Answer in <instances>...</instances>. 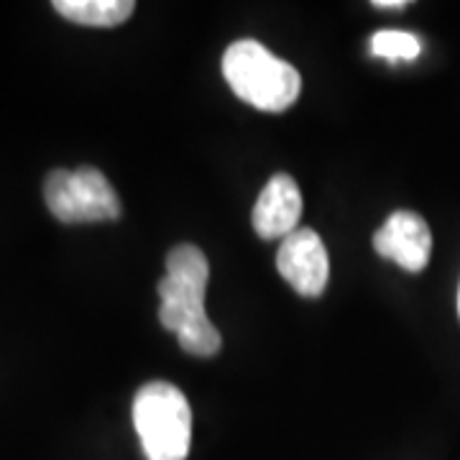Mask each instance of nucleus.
Returning a JSON list of instances; mask_svg holds the SVG:
<instances>
[{
    "label": "nucleus",
    "instance_id": "f257e3e1",
    "mask_svg": "<svg viewBox=\"0 0 460 460\" xmlns=\"http://www.w3.org/2000/svg\"><path fill=\"white\" fill-rule=\"evenodd\" d=\"M208 281L210 263L198 246L181 243L166 253V277L159 281V323L177 332L181 350L199 358H210L223 345L205 313Z\"/></svg>",
    "mask_w": 460,
    "mask_h": 460
},
{
    "label": "nucleus",
    "instance_id": "f03ea898",
    "mask_svg": "<svg viewBox=\"0 0 460 460\" xmlns=\"http://www.w3.org/2000/svg\"><path fill=\"white\" fill-rule=\"evenodd\" d=\"M223 77L238 98L263 113H284L302 90L295 66L253 39L230 44L223 54Z\"/></svg>",
    "mask_w": 460,
    "mask_h": 460
},
{
    "label": "nucleus",
    "instance_id": "7ed1b4c3",
    "mask_svg": "<svg viewBox=\"0 0 460 460\" xmlns=\"http://www.w3.org/2000/svg\"><path fill=\"white\" fill-rule=\"evenodd\" d=\"M133 428L146 460H187L192 445V410L169 381H148L133 396Z\"/></svg>",
    "mask_w": 460,
    "mask_h": 460
},
{
    "label": "nucleus",
    "instance_id": "20e7f679",
    "mask_svg": "<svg viewBox=\"0 0 460 460\" xmlns=\"http://www.w3.org/2000/svg\"><path fill=\"white\" fill-rule=\"evenodd\" d=\"M44 199L51 215L66 226L120 217V199L113 184L95 166H80L75 172L54 169L44 181Z\"/></svg>",
    "mask_w": 460,
    "mask_h": 460
},
{
    "label": "nucleus",
    "instance_id": "39448f33",
    "mask_svg": "<svg viewBox=\"0 0 460 460\" xmlns=\"http://www.w3.org/2000/svg\"><path fill=\"white\" fill-rule=\"evenodd\" d=\"M277 269L296 295L320 296L330 279L328 248L314 230L296 228L281 241Z\"/></svg>",
    "mask_w": 460,
    "mask_h": 460
},
{
    "label": "nucleus",
    "instance_id": "423d86ee",
    "mask_svg": "<svg viewBox=\"0 0 460 460\" xmlns=\"http://www.w3.org/2000/svg\"><path fill=\"white\" fill-rule=\"evenodd\" d=\"M374 248L381 259H389L404 271L420 274L432 253L429 226L417 213L399 210L386 217V223L374 233Z\"/></svg>",
    "mask_w": 460,
    "mask_h": 460
},
{
    "label": "nucleus",
    "instance_id": "0eeeda50",
    "mask_svg": "<svg viewBox=\"0 0 460 460\" xmlns=\"http://www.w3.org/2000/svg\"><path fill=\"white\" fill-rule=\"evenodd\" d=\"M302 217V195L299 187L289 174H274L266 181L261 195L253 205V230L263 241L287 238L295 233Z\"/></svg>",
    "mask_w": 460,
    "mask_h": 460
},
{
    "label": "nucleus",
    "instance_id": "6e6552de",
    "mask_svg": "<svg viewBox=\"0 0 460 460\" xmlns=\"http://www.w3.org/2000/svg\"><path fill=\"white\" fill-rule=\"evenodd\" d=\"M133 0H57L54 11L66 21L95 29H113L131 18Z\"/></svg>",
    "mask_w": 460,
    "mask_h": 460
},
{
    "label": "nucleus",
    "instance_id": "1a4fd4ad",
    "mask_svg": "<svg viewBox=\"0 0 460 460\" xmlns=\"http://www.w3.org/2000/svg\"><path fill=\"white\" fill-rule=\"evenodd\" d=\"M422 51L420 39L410 31L399 29H381L371 36V54L386 62H411Z\"/></svg>",
    "mask_w": 460,
    "mask_h": 460
},
{
    "label": "nucleus",
    "instance_id": "9d476101",
    "mask_svg": "<svg viewBox=\"0 0 460 460\" xmlns=\"http://www.w3.org/2000/svg\"><path fill=\"white\" fill-rule=\"evenodd\" d=\"M371 5L374 8H384V11H399V8H407L410 3L407 0H374Z\"/></svg>",
    "mask_w": 460,
    "mask_h": 460
},
{
    "label": "nucleus",
    "instance_id": "9b49d317",
    "mask_svg": "<svg viewBox=\"0 0 460 460\" xmlns=\"http://www.w3.org/2000/svg\"><path fill=\"white\" fill-rule=\"evenodd\" d=\"M458 314H460V289H458Z\"/></svg>",
    "mask_w": 460,
    "mask_h": 460
}]
</instances>
